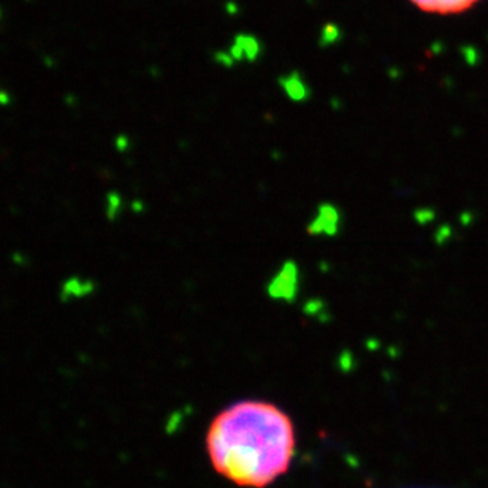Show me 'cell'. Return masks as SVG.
Returning <instances> with one entry per match:
<instances>
[{
    "mask_svg": "<svg viewBox=\"0 0 488 488\" xmlns=\"http://www.w3.org/2000/svg\"><path fill=\"white\" fill-rule=\"evenodd\" d=\"M207 446L211 463L220 476L240 487L262 488L290 466L295 430L282 409L247 399L216 415Z\"/></svg>",
    "mask_w": 488,
    "mask_h": 488,
    "instance_id": "6da1fadb",
    "label": "cell"
},
{
    "mask_svg": "<svg viewBox=\"0 0 488 488\" xmlns=\"http://www.w3.org/2000/svg\"><path fill=\"white\" fill-rule=\"evenodd\" d=\"M409 2L425 13L448 16L464 13L480 0H409Z\"/></svg>",
    "mask_w": 488,
    "mask_h": 488,
    "instance_id": "7a4b0ae2",
    "label": "cell"
},
{
    "mask_svg": "<svg viewBox=\"0 0 488 488\" xmlns=\"http://www.w3.org/2000/svg\"><path fill=\"white\" fill-rule=\"evenodd\" d=\"M96 290H97L96 281L89 279V277L73 274L67 277L62 284H60L59 299L62 303H71V302H76V299H82L94 295Z\"/></svg>",
    "mask_w": 488,
    "mask_h": 488,
    "instance_id": "3957f363",
    "label": "cell"
},
{
    "mask_svg": "<svg viewBox=\"0 0 488 488\" xmlns=\"http://www.w3.org/2000/svg\"><path fill=\"white\" fill-rule=\"evenodd\" d=\"M295 282H297L295 268L284 270L279 276L276 277V281L271 284L270 290L274 297L288 298L293 292H295Z\"/></svg>",
    "mask_w": 488,
    "mask_h": 488,
    "instance_id": "277c9868",
    "label": "cell"
},
{
    "mask_svg": "<svg viewBox=\"0 0 488 488\" xmlns=\"http://www.w3.org/2000/svg\"><path fill=\"white\" fill-rule=\"evenodd\" d=\"M122 211V197L119 192H108L105 197V216L110 222H114L119 218Z\"/></svg>",
    "mask_w": 488,
    "mask_h": 488,
    "instance_id": "5b68a950",
    "label": "cell"
},
{
    "mask_svg": "<svg viewBox=\"0 0 488 488\" xmlns=\"http://www.w3.org/2000/svg\"><path fill=\"white\" fill-rule=\"evenodd\" d=\"M116 149H119L121 152H124L127 146H129V141H127V138L125 137H118L116 138Z\"/></svg>",
    "mask_w": 488,
    "mask_h": 488,
    "instance_id": "8992f818",
    "label": "cell"
}]
</instances>
